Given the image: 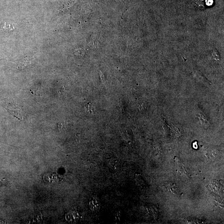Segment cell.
I'll list each match as a JSON object with an SVG mask.
<instances>
[{
	"instance_id": "3",
	"label": "cell",
	"mask_w": 224,
	"mask_h": 224,
	"mask_svg": "<svg viewBox=\"0 0 224 224\" xmlns=\"http://www.w3.org/2000/svg\"><path fill=\"white\" fill-rule=\"evenodd\" d=\"M206 3L207 5H211L213 3V1L212 0H206Z\"/></svg>"
},
{
	"instance_id": "2",
	"label": "cell",
	"mask_w": 224,
	"mask_h": 224,
	"mask_svg": "<svg viewBox=\"0 0 224 224\" xmlns=\"http://www.w3.org/2000/svg\"><path fill=\"white\" fill-rule=\"evenodd\" d=\"M63 87H62V88H60L59 91V95L60 96H62L63 95H64V94H65V88H63Z\"/></svg>"
},
{
	"instance_id": "1",
	"label": "cell",
	"mask_w": 224,
	"mask_h": 224,
	"mask_svg": "<svg viewBox=\"0 0 224 224\" xmlns=\"http://www.w3.org/2000/svg\"><path fill=\"white\" fill-rule=\"evenodd\" d=\"M85 109L86 112L89 114H93L94 112V108L90 103H87L85 105Z\"/></svg>"
}]
</instances>
